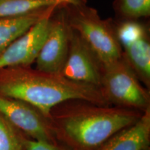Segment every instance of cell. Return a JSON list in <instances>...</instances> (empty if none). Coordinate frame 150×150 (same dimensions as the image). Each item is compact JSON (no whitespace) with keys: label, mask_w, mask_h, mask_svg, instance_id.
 <instances>
[{"label":"cell","mask_w":150,"mask_h":150,"mask_svg":"<svg viewBox=\"0 0 150 150\" xmlns=\"http://www.w3.org/2000/svg\"><path fill=\"white\" fill-rule=\"evenodd\" d=\"M102 67L99 88L110 104L141 112L150 108L149 89L142 85L124 56Z\"/></svg>","instance_id":"obj_4"},{"label":"cell","mask_w":150,"mask_h":150,"mask_svg":"<svg viewBox=\"0 0 150 150\" xmlns=\"http://www.w3.org/2000/svg\"><path fill=\"white\" fill-rule=\"evenodd\" d=\"M63 8L69 27L78 33L102 65L123 56L113 19L103 20L96 9L88 5L86 0H70Z\"/></svg>","instance_id":"obj_3"},{"label":"cell","mask_w":150,"mask_h":150,"mask_svg":"<svg viewBox=\"0 0 150 150\" xmlns=\"http://www.w3.org/2000/svg\"><path fill=\"white\" fill-rule=\"evenodd\" d=\"M0 95L28 102L47 117L52 108L70 99L111 105L98 87L79 83L59 73L45 72L31 66L0 68Z\"/></svg>","instance_id":"obj_2"},{"label":"cell","mask_w":150,"mask_h":150,"mask_svg":"<svg viewBox=\"0 0 150 150\" xmlns=\"http://www.w3.org/2000/svg\"><path fill=\"white\" fill-rule=\"evenodd\" d=\"M123 56L142 84L150 87L149 33L124 46Z\"/></svg>","instance_id":"obj_10"},{"label":"cell","mask_w":150,"mask_h":150,"mask_svg":"<svg viewBox=\"0 0 150 150\" xmlns=\"http://www.w3.org/2000/svg\"><path fill=\"white\" fill-rule=\"evenodd\" d=\"M56 7H49L17 18H0V55L17 38Z\"/></svg>","instance_id":"obj_11"},{"label":"cell","mask_w":150,"mask_h":150,"mask_svg":"<svg viewBox=\"0 0 150 150\" xmlns=\"http://www.w3.org/2000/svg\"><path fill=\"white\" fill-rule=\"evenodd\" d=\"M112 8L117 20H138L150 17V0H114Z\"/></svg>","instance_id":"obj_13"},{"label":"cell","mask_w":150,"mask_h":150,"mask_svg":"<svg viewBox=\"0 0 150 150\" xmlns=\"http://www.w3.org/2000/svg\"><path fill=\"white\" fill-rule=\"evenodd\" d=\"M24 145L26 150H74L59 142H48L33 140L26 135L24 137Z\"/></svg>","instance_id":"obj_16"},{"label":"cell","mask_w":150,"mask_h":150,"mask_svg":"<svg viewBox=\"0 0 150 150\" xmlns=\"http://www.w3.org/2000/svg\"><path fill=\"white\" fill-rule=\"evenodd\" d=\"M56 8L50 11L9 45L0 55V68L31 66L35 63L47 34L51 16Z\"/></svg>","instance_id":"obj_8"},{"label":"cell","mask_w":150,"mask_h":150,"mask_svg":"<svg viewBox=\"0 0 150 150\" xmlns=\"http://www.w3.org/2000/svg\"><path fill=\"white\" fill-rule=\"evenodd\" d=\"M70 31L63 6L57 7L52 15L47 34L35 61V68L61 73L68 54Z\"/></svg>","instance_id":"obj_6"},{"label":"cell","mask_w":150,"mask_h":150,"mask_svg":"<svg viewBox=\"0 0 150 150\" xmlns=\"http://www.w3.org/2000/svg\"><path fill=\"white\" fill-rule=\"evenodd\" d=\"M150 148V108L141 117L113 135L95 150H145Z\"/></svg>","instance_id":"obj_9"},{"label":"cell","mask_w":150,"mask_h":150,"mask_svg":"<svg viewBox=\"0 0 150 150\" xmlns=\"http://www.w3.org/2000/svg\"><path fill=\"white\" fill-rule=\"evenodd\" d=\"M24 137L0 114V150H26Z\"/></svg>","instance_id":"obj_15"},{"label":"cell","mask_w":150,"mask_h":150,"mask_svg":"<svg viewBox=\"0 0 150 150\" xmlns=\"http://www.w3.org/2000/svg\"><path fill=\"white\" fill-rule=\"evenodd\" d=\"M102 69L96 55L71 29L68 54L60 74L74 81L99 88Z\"/></svg>","instance_id":"obj_7"},{"label":"cell","mask_w":150,"mask_h":150,"mask_svg":"<svg viewBox=\"0 0 150 150\" xmlns=\"http://www.w3.org/2000/svg\"><path fill=\"white\" fill-rule=\"evenodd\" d=\"M0 114L30 138L48 142H58L48 117L28 102L0 95Z\"/></svg>","instance_id":"obj_5"},{"label":"cell","mask_w":150,"mask_h":150,"mask_svg":"<svg viewBox=\"0 0 150 150\" xmlns=\"http://www.w3.org/2000/svg\"><path fill=\"white\" fill-rule=\"evenodd\" d=\"M70 0H0V18H12L52 6H61Z\"/></svg>","instance_id":"obj_12"},{"label":"cell","mask_w":150,"mask_h":150,"mask_svg":"<svg viewBox=\"0 0 150 150\" xmlns=\"http://www.w3.org/2000/svg\"><path fill=\"white\" fill-rule=\"evenodd\" d=\"M113 22L116 35L122 47L149 33L147 24L143 23L140 20H117L113 19Z\"/></svg>","instance_id":"obj_14"},{"label":"cell","mask_w":150,"mask_h":150,"mask_svg":"<svg viewBox=\"0 0 150 150\" xmlns=\"http://www.w3.org/2000/svg\"><path fill=\"white\" fill-rule=\"evenodd\" d=\"M143 112L82 99L52 108L48 119L56 140L74 150H95L113 135L136 123Z\"/></svg>","instance_id":"obj_1"},{"label":"cell","mask_w":150,"mask_h":150,"mask_svg":"<svg viewBox=\"0 0 150 150\" xmlns=\"http://www.w3.org/2000/svg\"><path fill=\"white\" fill-rule=\"evenodd\" d=\"M145 150H150V148H149V149H145Z\"/></svg>","instance_id":"obj_17"}]
</instances>
